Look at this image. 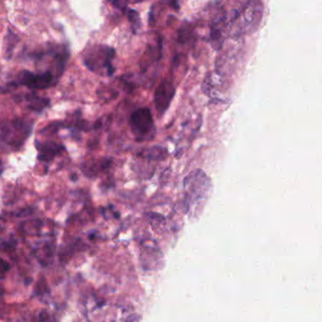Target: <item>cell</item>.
Listing matches in <instances>:
<instances>
[{
	"label": "cell",
	"instance_id": "cell-1",
	"mask_svg": "<svg viewBox=\"0 0 322 322\" xmlns=\"http://www.w3.org/2000/svg\"><path fill=\"white\" fill-rule=\"evenodd\" d=\"M226 15L229 32L234 37L249 35L258 30L264 16V4L261 0H245L240 7L232 9Z\"/></svg>",
	"mask_w": 322,
	"mask_h": 322
},
{
	"label": "cell",
	"instance_id": "cell-2",
	"mask_svg": "<svg viewBox=\"0 0 322 322\" xmlns=\"http://www.w3.org/2000/svg\"><path fill=\"white\" fill-rule=\"evenodd\" d=\"M184 188L185 205L188 207V211H193L197 208L196 205L205 201L211 182L202 171L196 170L186 177Z\"/></svg>",
	"mask_w": 322,
	"mask_h": 322
},
{
	"label": "cell",
	"instance_id": "cell-3",
	"mask_svg": "<svg viewBox=\"0 0 322 322\" xmlns=\"http://www.w3.org/2000/svg\"><path fill=\"white\" fill-rule=\"evenodd\" d=\"M115 50L108 46H92L88 47L83 54V63L92 73L110 76L114 73L112 61Z\"/></svg>",
	"mask_w": 322,
	"mask_h": 322
},
{
	"label": "cell",
	"instance_id": "cell-4",
	"mask_svg": "<svg viewBox=\"0 0 322 322\" xmlns=\"http://www.w3.org/2000/svg\"><path fill=\"white\" fill-rule=\"evenodd\" d=\"M32 124L22 118L0 122V141L9 147H20L31 133Z\"/></svg>",
	"mask_w": 322,
	"mask_h": 322
},
{
	"label": "cell",
	"instance_id": "cell-5",
	"mask_svg": "<svg viewBox=\"0 0 322 322\" xmlns=\"http://www.w3.org/2000/svg\"><path fill=\"white\" fill-rule=\"evenodd\" d=\"M130 129L138 141L151 140L155 137L156 128L151 111L147 108H141L134 111L129 119Z\"/></svg>",
	"mask_w": 322,
	"mask_h": 322
},
{
	"label": "cell",
	"instance_id": "cell-6",
	"mask_svg": "<svg viewBox=\"0 0 322 322\" xmlns=\"http://www.w3.org/2000/svg\"><path fill=\"white\" fill-rule=\"evenodd\" d=\"M58 77L50 71L33 73L30 71H22L18 75L16 85H23L33 90H45L54 86Z\"/></svg>",
	"mask_w": 322,
	"mask_h": 322
},
{
	"label": "cell",
	"instance_id": "cell-7",
	"mask_svg": "<svg viewBox=\"0 0 322 322\" xmlns=\"http://www.w3.org/2000/svg\"><path fill=\"white\" fill-rule=\"evenodd\" d=\"M175 95V87L171 81L164 80L159 84L154 96L155 107L159 114H163L169 109Z\"/></svg>",
	"mask_w": 322,
	"mask_h": 322
},
{
	"label": "cell",
	"instance_id": "cell-8",
	"mask_svg": "<svg viewBox=\"0 0 322 322\" xmlns=\"http://www.w3.org/2000/svg\"><path fill=\"white\" fill-rule=\"evenodd\" d=\"M227 33H229L227 19L225 14H222L220 17L215 19L214 22H212L210 40L214 49H221Z\"/></svg>",
	"mask_w": 322,
	"mask_h": 322
},
{
	"label": "cell",
	"instance_id": "cell-9",
	"mask_svg": "<svg viewBox=\"0 0 322 322\" xmlns=\"http://www.w3.org/2000/svg\"><path fill=\"white\" fill-rule=\"evenodd\" d=\"M36 145L39 151V159L44 161H49L53 159L64 149L63 145H60L53 141L44 142V143L37 142Z\"/></svg>",
	"mask_w": 322,
	"mask_h": 322
},
{
	"label": "cell",
	"instance_id": "cell-10",
	"mask_svg": "<svg viewBox=\"0 0 322 322\" xmlns=\"http://www.w3.org/2000/svg\"><path fill=\"white\" fill-rule=\"evenodd\" d=\"M25 101L30 110L35 111H42L49 105L48 99L40 97L36 94H27L25 96Z\"/></svg>",
	"mask_w": 322,
	"mask_h": 322
},
{
	"label": "cell",
	"instance_id": "cell-11",
	"mask_svg": "<svg viewBox=\"0 0 322 322\" xmlns=\"http://www.w3.org/2000/svg\"><path fill=\"white\" fill-rule=\"evenodd\" d=\"M129 19L132 31L134 33H138V29L141 27L139 13L135 9H130L129 11Z\"/></svg>",
	"mask_w": 322,
	"mask_h": 322
},
{
	"label": "cell",
	"instance_id": "cell-12",
	"mask_svg": "<svg viewBox=\"0 0 322 322\" xmlns=\"http://www.w3.org/2000/svg\"><path fill=\"white\" fill-rule=\"evenodd\" d=\"M18 40V37H17V36H16V35H15L11 30H10V29H9V30H8V33H7L6 37H5V41H7V43H6V45H5V46H6L5 51H6L7 54L11 53V51L13 50V48H14L15 46H16Z\"/></svg>",
	"mask_w": 322,
	"mask_h": 322
},
{
	"label": "cell",
	"instance_id": "cell-13",
	"mask_svg": "<svg viewBox=\"0 0 322 322\" xmlns=\"http://www.w3.org/2000/svg\"><path fill=\"white\" fill-rule=\"evenodd\" d=\"M111 5L117 9H121V10H125L127 8V4L124 0H108Z\"/></svg>",
	"mask_w": 322,
	"mask_h": 322
},
{
	"label": "cell",
	"instance_id": "cell-14",
	"mask_svg": "<svg viewBox=\"0 0 322 322\" xmlns=\"http://www.w3.org/2000/svg\"><path fill=\"white\" fill-rule=\"evenodd\" d=\"M9 269V265L2 258H0V270L3 272H6Z\"/></svg>",
	"mask_w": 322,
	"mask_h": 322
},
{
	"label": "cell",
	"instance_id": "cell-15",
	"mask_svg": "<svg viewBox=\"0 0 322 322\" xmlns=\"http://www.w3.org/2000/svg\"><path fill=\"white\" fill-rule=\"evenodd\" d=\"M125 322H138V317L137 315H133L129 317V319Z\"/></svg>",
	"mask_w": 322,
	"mask_h": 322
},
{
	"label": "cell",
	"instance_id": "cell-16",
	"mask_svg": "<svg viewBox=\"0 0 322 322\" xmlns=\"http://www.w3.org/2000/svg\"><path fill=\"white\" fill-rule=\"evenodd\" d=\"M2 172V164H1V160H0V174Z\"/></svg>",
	"mask_w": 322,
	"mask_h": 322
}]
</instances>
